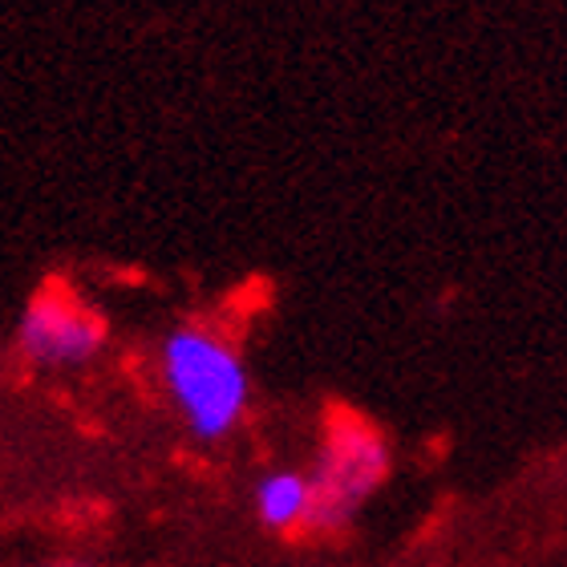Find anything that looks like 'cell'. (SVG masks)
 Wrapping results in <instances>:
<instances>
[{"label":"cell","mask_w":567,"mask_h":567,"mask_svg":"<svg viewBox=\"0 0 567 567\" xmlns=\"http://www.w3.org/2000/svg\"><path fill=\"white\" fill-rule=\"evenodd\" d=\"M158 378L195 442H224L248 414V365L236 344L207 324L187 320L166 332L158 341Z\"/></svg>","instance_id":"obj_1"},{"label":"cell","mask_w":567,"mask_h":567,"mask_svg":"<svg viewBox=\"0 0 567 567\" xmlns=\"http://www.w3.org/2000/svg\"><path fill=\"white\" fill-rule=\"evenodd\" d=\"M385 471H390V450L378 430H369L357 417H332L317 471H312L317 507H312L308 527H317V532L344 527L357 515V507L381 486Z\"/></svg>","instance_id":"obj_2"},{"label":"cell","mask_w":567,"mask_h":567,"mask_svg":"<svg viewBox=\"0 0 567 567\" xmlns=\"http://www.w3.org/2000/svg\"><path fill=\"white\" fill-rule=\"evenodd\" d=\"M106 344V320L85 308L65 284L37 288L17 320V353L33 369H82Z\"/></svg>","instance_id":"obj_3"},{"label":"cell","mask_w":567,"mask_h":567,"mask_svg":"<svg viewBox=\"0 0 567 567\" xmlns=\"http://www.w3.org/2000/svg\"><path fill=\"white\" fill-rule=\"evenodd\" d=\"M317 507V491H312V474L300 471H272L256 483V515L268 532H296L312 523Z\"/></svg>","instance_id":"obj_4"},{"label":"cell","mask_w":567,"mask_h":567,"mask_svg":"<svg viewBox=\"0 0 567 567\" xmlns=\"http://www.w3.org/2000/svg\"><path fill=\"white\" fill-rule=\"evenodd\" d=\"M45 567H94V564H82V559H58V564H45Z\"/></svg>","instance_id":"obj_5"}]
</instances>
